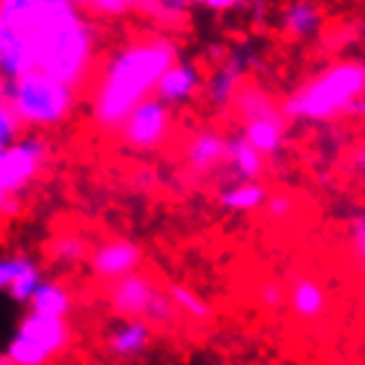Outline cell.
<instances>
[{"label":"cell","mask_w":365,"mask_h":365,"mask_svg":"<svg viewBox=\"0 0 365 365\" xmlns=\"http://www.w3.org/2000/svg\"><path fill=\"white\" fill-rule=\"evenodd\" d=\"M9 354L20 363V365H42L51 354L47 348H42L40 343L27 339L20 334V339H16L9 348Z\"/></svg>","instance_id":"23"},{"label":"cell","mask_w":365,"mask_h":365,"mask_svg":"<svg viewBox=\"0 0 365 365\" xmlns=\"http://www.w3.org/2000/svg\"><path fill=\"white\" fill-rule=\"evenodd\" d=\"M268 197H270L268 186L262 180H237L232 184H226L217 195L220 206L230 212L264 210Z\"/></svg>","instance_id":"16"},{"label":"cell","mask_w":365,"mask_h":365,"mask_svg":"<svg viewBox=\"0 0 365 365\" xmlns=\"http://www.w3.org/2000/svg\"><path fill=\"white\" fill-rule=\"evenodd\" d=\"M170 299L175 302L178 310L188 314L190 319H195V321H210L215 310L210 308V304H206L204 299L200 294H195L190 288L182 286V284H168L166 286Z\"/></svg>","instance_id":"21"},{"label":"cell","mask_w":365,"mask_h":365,"mask_svg":"<svg viewBox=\"0 0 365 365\" xmlns=\"http://www.w3.org/2000/svg\"><path fill=\"white\" fill-rule=\"evenodd\" d=\"M18 138H23V124H20L3 91H0V151L14 144Z\"/></svg>","instance_id":"25"},{"label":"cell","mask_w":365,"mask_h":365,"mask_svg":"<svg viewBox=\"0 0 365 365\" xmlns=\"http://www.w3.org/2000/svg\"><path fill=\"white\" fill-rule=\"evenodd\" d=\"M226 166L237 180H262L266 173V158L242 135L228 138Z\"/></svg>","instance_id":"18"},{"label":"cell","mask_w":365,"mask_h":365,"mask_svg":"<svg viewBox=\"0 0 365 365\" xmlns=\"http://www.w3.org/2000/svg\"><path fill=\"white\" fill-rule=\"evenodd\" d=\"M290 122L328 124L365 118V62L339 60L312 73L282 102Z\"/></svg>","instance_id":"3"},{"label":"cell","mask_w":365,"mask_h":365,"mask_svg":"<svg viewBox=\"0 0 365 365\" xmlns=\"http://www.w3.org/2000/svg\"><path fill=\"white\" fill-rule=\"evenodd\" d=\"M27 259H11V262H0V288H9L14 279L25 268Z\"/></svg>","instance_id":"29"},{"label":"cell","mask_w":365,"mask_h":365,"mask_svg":"<svg viewBox=\"0 0 365 365\" xmlns=\"http://www.w3.org/2000/svg\"><path fill=\"white\" fill-rule=\"evenodd\" d=\"M180 60V42L164 31L140 34L100 58L89 82V120L98 133L115 135L138 104L155 96L162 76Z\"/></svg>","instance_id":"2"},{"label":"cell","mask_w":365,"mask_h":365,"mask_svg":"<svg viewBox=\"0 0 365 365\" xmlns=\"http://www.w3.org/2000/svg\"><path fill=\"white\" fill-rule=\"evenodd\" d=\"M228 138L217 128H197L184 142V164L192 175H210L226 164Z\"/></svg>","instance_id":"10"},{"label":"cell","mask_w":365,"mask_h":365,"mask_svg":"<svg viewBox=\"0 0 365 365\" xmlns=\"http://www.w3.org/2000/svg\"><path fill=\"white\" fill-rule=\"evenodd\" d=\"M257 302L264 310L279 312L282 308L288 306V288L284 284L274 282V279H266L257 288Z\"/></svg>","instance_id":"24"},{"label":"cell","mask_w":365,"mask_h":365,"mask_svg":"<svg viewBox=\"0 0 365 365\" xmlns=\"http://www.w3.org/2000/svg\"><path fill=\"white\" fill-rule=\"evenodd\" d=\"M352 166H354V170L359 175L365 178V146L356 148V151L352 153Z\"/></svg>","instance_id":"31"},{"label":"cell","mask_w":365,"mask_h":365,"mask_svg":"<svg viewBox=\"0 0 365 365\" xmlns=\"http://www.w3.org/2000/svg\"><path fill=\"white\" fill-rule=\"evenodd\" d=\"M151 324H146L144 319H128L124 326L115 328L111 336L106 339V350L118 359H133L151 341Z\"/></svg>","instance_id":"17"},{"label":"cell","mask_w":365,"mask_h":365,"mask_svg":"<svg viewBox=\"0 0 365 365\" xmlns=\"http://www.w3.org/2000/svg\"><path fill=\"white\" fill-rule=\"evenodd\" d=\"M31 308L36 314H49V317H64L71 308V297L69 290L58 284H47L36 288L31 294Z\"/></svg>","instance_id":"20"},{"label":"cell","mask_w":365,"mask_h":365,"mask_svg":"<svg viewBox=\"0 0 365 365\" xmlns=\"http://www.w3.org/2000/svg\"><path fill=\"white\" fill-rule=\"evenodd\" d=\"M288 124L290 120L286 118L284 111H277L270 115H262V118H255L248 120L242 126L240 135L252 144L257 151H259L266 160L268 158H277L282 155V151L288 144Z\"/></svg>","instance_id":"12"},{"label":"cell","mask_w":365,"mask_h":365,"mask_svg":"<svg viewBox=\"0 0 365 365\" xmlns=\"http://www.w3.org/2000/svg\"><path fill=\"white\" fill-rule=\"evenodd\" d=\"M173 128H175L173 106L162 102L158 96H151L126 115L122 126L115 131V138L126 151L155 153L162 151L173 140Z\"/></svg>","instance_id":"6"},{"label":"cell","mask_w":365,"mask_h":365,"mask_svg":"<svg viewBox=\"0 0 365 365\" xmlns=\"http://www.w3.org/2000/svg\"><path fill=\"white\" fill-rule=\"evenodd\" d=\"M38 288V270L34 268V264H25V268L20 270V274L11 282L9 290L16 299H27L36 292Z\"/></svg>","instance_id":"27"},{"label":"cell","mask_w":365,"mask_h":365,"mask_svg":"<svg viewBox=\"0 0 365 365\" xmlns=\"http://www.w3.org/2000/svg\"><path fill=\"white\" fill-rule=\"evenodd\" d=\"M204 80L206 78L200 69V64L180 58L173 67L162 76L155 89V96L168 106L178 109V106H184L204 89Z\"/></svg>","instance_id":"11"},{"label":"cell","mask_w":365,"mask_h":365,"mask_svg":"<svg viewBox=\"0 0 365 365\" xmlns=\"http://www.w3.org/2000/svg\"><path fill=\"white\" fill-rule=\"evenodd\" d=\"M292 212H294V200L288 195V192L270 195L268 202L264 204V215L270 222H284V220L292 217Z\"/></svg>","instance_id":"26"},{"label":"cell","mask_w":365,"mask_h":365,"mask_svg":"<svg viewBox=\"0 0 365 365\" xmlns=\"http://www.w3.org/2000/svg\"><path fill=\"white\" fill-rule=\"evenodd\" d=\"M326 14L317 0H290L279 14V31L288 40L306 42L321 34Z\"/></svg>","instance_id":"13"},{"label":"cell","mask_w":365,"mask_h":365,"mask_svg":"<svg viewBox=\"0 0 365 365\" xmlns=\"http://www.w3.org/2000/svg\"><path fill=\"white\" fill-rule=\"evenodd\" d=\"M0 365H20V363L9 354V356H0Z\"/></svg>","instance_id":"32"},{"label":"cell","mask_w":365,"mask_h":365,"mask_svg":"<svg viewBox=\"0 0 365 365\" xmlns=\"http://www.w3.org/2000/svg\"><path fill=\"white\" fill-rule=\"evenodd\" d=\"M20 334L40 343L42 348H47L49 354H58L69 348L71 332L69 326L64 324L62 317H49V314H31L20 326Z\"/></svg>","instance_id":"15"},{"label":"cell","mask_w":365,"mask_h":365,"mask_svg":"<svg viewBox=\"0 0 365 365\" xmlns=\"http://www.w3.org/2000/svg\"><path fill=\"white\" fill-rule=\"evenodd\" d=\"M288 308L302 321H319L328 312V292L312 274L297 272L288 282Z\"/></svg>","instance_id":"14"},{"label":"cell","mask_w":365,"mask_h":365,"mask_svg":"<svg viewBox=\"0 0 365 365\" xmlns=\"http://www.w3.org/2000/svg\"><path fill=\"white\" fill-rule=\"evenodd\" d=\"M160 292H162V286L144 270L128 272L104 286L106 304H109L113 314L122 317L124 321L146 319L148 310H151L155 297Z\"/></svg>","instance_id":"7"},{"label":"cell","mask_w":365,"mask_h":365,"mask_svg":"<svg viewBox=\"0 0 365 365\" xmlns=\"http://www.w3.org/2000/svg\"><path fill=\"white\" fill-rule=\"evenodd\" d=\"M87 262H89L93 277L104 284H109L128 272L140 270L144 264V250L133 240L111 237L93 246Z\"/></svg>","instance_id":"8"},{"label":"cell","mask_w":365,"mask_h":365,"mask_svg":"<svg viewBox=\"0 0 365 365\" xmlns=\"http://www.w3.org/2000/svg\"><path fill=\"white\" fill-rule=\"evenodd\" d=\"M87 14L98 18H122L131 11H140L144 0H80Z\"/></svg>","instance_id":"22"},{"label":"cell","mask_w":365,"mask_h":365,"mask_svg":"<svg viewBox=\"0 0 365 365\" xmlns=\"http://www.w3.org/2000/svg\"><path fill=\"white\" fill-rule=\"evenodd\" d=\"M91 242L84 232L80 230H62L49 244V257L58 264H80L84 259H89L91 255Z\"/></svg>","instance_id":"19"},{"label":"cell","mask_w":365,"mask_h":365,"mask_svg":"<svg viewBox=\"0 0 365 365\" xmlns=\"http://www.w3.org/2000/svg\"><path fill=\"white\" fill-rule=\"evenodd\" d=\"M188 3H197V5H204L215 11H228L237 5V0H188Z\"/></svg>","instance_id":"30"},{"label":"cell","mask_w":365,"mask_h":365,"mask_svg":"<svg viewBox=\"0 0 365 365\" xmlns=\"http://www.w3.org/2000/svg\"><path fill=\"white\" fill-rule=\"evenodd\" d=\"M31 67L87 89L100 62L98 29L80 0H0Z\"/></svg>","instance_id":"1"},{"label":"cell","mask_w":365,"mask_h":365,"mask_svg":"<svg viewBox=\"0 0 365 365\" xmlns=\"http://www.w3.org/2000/svg\"><path fill=\"white\" fill-rule=\"evenodd\" d=\"M250 67V51H230L212 73L204 80V98L208 100L210 109L217 113H228L235 93L246 80Z\"/></svg>","instance_id":"9"},{"label":"cell","mask_w":365,"mask_h":365,"mask_svg":"<svg viewBox=\"0 0 365 365\" xmlns=\"http://www.w3.org/2000/svg\"><path fill=\"white\" fill-rule=\"evenodd\" d=\"M350 248L354 259L365 268V215H359L350 222Z\"/></svg>","instance_id":"28"},{"label":"cell","mask_w":365,"mask_h":365,"mask_svg":"<svg viewBox=\"0 0 365 365\" xmlns=\"http://www.w3.org/2000/svg\"><path fill=\"white\" fill-rule=\"evenodd\" d=\"M0 91L23 128L31 131H49L64 124L73 115L80 100V89L38 69L0 80Z\"/></svg>","instance_id":"4"},{"label":"cell","mask_w":365,"mask_h":365,"mask_svg":"<svg viewBox=\"0 0 365 365\" xmlns=\"http://www.w3.org/2000/svg\"><path fill=\"white\" fill-rule=\"evenodd\" d=\"M51 160L45 135H25L0 151V222L18 217L23 197L36 186Z\"/></svg>","instance_id":"5"}]
</instances>
